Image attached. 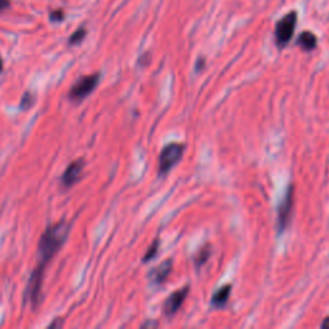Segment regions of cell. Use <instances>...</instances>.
Listing matches in <instances>:
<instances>
[{
  "label": "cell",
  "instance_id": "obj_8",
  "mask_svg": "<svg viewBox=\"0 0 329 329\" xmlns=\"http://www.w3.org/2000/svg\"><path fill=\"white\" fill-rule=\"evenodd\" d=\"M297 44L302 48L304 50L309 52V50H313L316 48V44H318V39L310 31H305L301 35L299 36V40H297Z\"/></svg>",
  "mask_w": 329,
  "mask_h": 329
},
{
  "label": "cell",
  "instance_id": "obj_1",
  "mask_svg": "<svg viewBox=\"0 0 329 329\" xmlns=\"http://www.w3.org/2000/svg\"><path fill=\"white\" fill-rule=\"evenodd\" d=\"M69 234V225L64 221H59L52 225L45 231L41 236L40 243H39V252H40V265L39 268L44 269L45 264L55 255L62 244L64 243Z\"/></svg>",
  "mask_w": 329,
  "mask_h": 329
},
{
  "label": "cell",
  "instance_id": "obj_5",
  "mask_svg": "<svg viewBox=\"0 0 329 329\" xmlns=\"http://www.w3.org/2000/svg\"><path fill=\"white\" fill-rule=\"evenodd\" d=\"M188 291H189L188 287H185L183 288V289H179V291L174 292L173 294H170V296L168 297V300H166L163 306V310L166 315H173V314H175L176 311L180 309L184 300H185V297H187Z\"/></svg>",
  "mask_w": 329,
  "mask_h": 329
},
{
  "label": "cell",
  "instance_id": "obj_12",
  "mask_svg": "<svg viewBox=\"0 0 329 329\" xmlns=\"http://www.w3.org/2000/svg\"><path fill=\"white\" fill-rule=\"evenodd\" d=\"M157 244H158V242H157V241L154 242L153 244H152L151 250H149L148 253H147V255L144 256V261H148V260H151V258H153V256L157 253Z\"/></svg>",
  "mask_w": 329,
  "mask_h": 329
},
{
  "label": "cell",
  "instance_id": "obj_14",
  "mask_svg": "<svg viewBox=\"0 0 329 329\" xmlns=\"http://www.w3.org/2000/svg\"><path fill=\"white\" fill-rule=\"evenodd\" d=\"M9 7V0H0V12L4 11Z\"/></svg>",
  "mask_w": 329,
  "mask_h": 329
},
{
  "label": "cell",
  "instance_id": "obj_13",
  "mask_svg": "<svg viewBox=\"0 0 329 329\" xmlns=\"http://www.w3.org/2000/svg\"><path fill=\"white\" fill-rule=\"evenodd\" d=\"M50 18H52V19H62V18H63V13H62L60 11L53 12V13L50 14Z\"/></svg>",
  "mask_w": 329,
  "mask_h": 329
},
{
  "label": "cell",
  "instance_id": "obj_10",
  "mask_svg": "<svg viewBox=\"0 0 329 329\" xmlns=\"http://www.w3.org/2000/svg\"><path fill=\"white\" fill-rule=\"evenodd\" d=\"M231 285H225V287L220 288L219 291L212 297V305H215V306H222L225 302L228 301L229 294H231Z\"/></svg>",
  "mask_w": 329,
  "mask_h": 329
},
{
  "label": "cell",
  "instance_id": "obj_15",
  "mask_svg": "<svg viewBox=\"0 0 329 329\" xmlns=\"http://www.w3.org/2000/svg\"><path fill=\"white\" fill-rule=\"evenodd\" d=\"M321 326H323V328H329V318L326 319L323 324H321Z\"/></svg>",
  "mask_w": 329,
  "mask_h": 329
},
{
  "label": "cell",
  "instance_id": "obj_11",
  "mask_svg": "<svg viewBox=\"0 0 329 329\" xmlns=\"http://www.w3.org/2000/svg\"><path fill=\"white\" fill-rule=\"evenodd\" d=\"M84 36H85V30H84V28H79V30L71 36L70 43H71V44H77V43H80V41L84 39Z\"/></svg>",
  "mask_w": 329,
  "mask_h": 329
},
{
  "label": "cell",
  "instance_id": "obj_7",
  "mask_svg": "<svg viewBox=\"0 0 329 329\" xmlns=\"http://www.w3.org/2000/svg\"><path fill=\"white\" fill-rule=\"evenodd\" d=\"M82 169H84V162H82L81 159L72 162V163L70 164L69 168H67V170L64 171L63 179H62L64 187H71V185H74V184L81 178Z\"/></svg>",
  "mask_w": 329,
  "mask_h": 329
},
{
  "label": "cell",
  "instance_id": "obj_6",
  "mask_svg": "<svg viewBox=\"0 0 329 329\" xmlns=\"http://www.w3.org/2000/svg\"><path fill=\"white\" fill-rule=\"evenodd\" d=\"M292 206H293V194H292V188H289V190H288L287 194H285L284 201H283L282 205H280L279 214H278V222H279L280 231H284L288 221L291 219Z\"/></svg>",
  "mask_w": 329,
  "mask_h": 329
},
{
  "label": "cell",
  "instance_id": "obj_2",
  "mask_svg": "<svg viewBox=\"0 0 329 329\" xmlns=\"http://www.w3.org/2000/svg\"><path fill=\"white\" fill-rule=\"evenodd\" d=\"M296 12H289L277 23V26H275V40H277L278 47H285L291 41L294 34V28H296Z\"/></svg>",
  "mask_w": 329,
  "mask_h": 329
},
{
  "label": "cell",
  "instance_id": "obj_4",
  "mask_svg": "<svg viewBox=\"0 0 329 329\" xmlns=\"http://www.w3.org/2000/svg\"><path fill=\"white\" fill-rule=\"evenodd\" d=\"M99 81V75H89V76H84L80 79L79 81L72 86L70 90V99L74 102H81L82 99H85L94 89L96 88Z\"/></svg>",
  "mask_w": 329,
  "mask_h": 329
},
{
  "label": "cell",
  "instance_id": "obj_3",
  "mask_svg": "<svg viewBox=\"0 0 329 329\" xmlns=\"http://www.w3.org/2000/svg\"><path fill=\"white\" fill-rule=\"evenodd\" d=\"M184 153V146L179 144V143H171L169 146L164 147L162 149L161 154H159V174L164 175L166 173L171 170L179 162Z\"/></svg>",
  "mask_w": 329,
  "mask_h": 329
},
{
  "label": "cell",
  "instance_id": "obj_16",
  "mask_svg": "<svg viewBox=\"0 0 329 329\" xmlns=\"http://www.w3.org/2000/svg\"><path fill=\"white\" fill-rule=\"evenodd\" d=\"M3 71V62H2V58H0V72Z\"/></svg>",
  "mask_w": 329,
  "mask_h": 329
},
{
  "label": "cell",
  "instance_id": "obj_9",
  "mask_svg": "<svg viewBox=\"0 0 329 329\" xmlns=\"http://www.w3.org/2000/svg\"><path fill=\"white\" fill-rule=\"evenodd\" d=\"M171 266H173V262H171V261H164V262H162L161 265L157 266L156 270H154L153 274H152L154 282L156 283L164 282V279H166L168 275L170 274Z\"/></svg>",
  "mask_w": 329,
  "mask_h": 329
}]
</instances>
